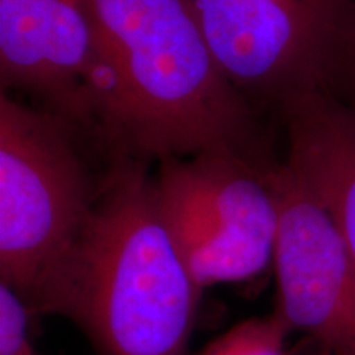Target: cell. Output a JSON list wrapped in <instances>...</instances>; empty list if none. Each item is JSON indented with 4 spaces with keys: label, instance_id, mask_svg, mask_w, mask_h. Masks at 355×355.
Wrapping results in <instances>:
<instances>
[{
    "label": "cell",
    "instance_id": "6da1fadb",
    "mask_svg": "<svg viewBox=\"0 0 355 355\" xmlns=\"http://www.w3.org/2000/svg\"><path fill=\"white\" fill-rule=\"evenodd\" d=\"M99 139L112 155L188 158L232 150L277 159L260 114L212 55L189 0H87Z\"/></svg>",
    "mask_w": 355,
    "mask_h": 355
},
{
    "label": "cell",
    "instance_id": "7a4b0ae2",
    "mask_svg": "<svg viewBox=\"0 0 355 355\" xmlns=\"http://www.w3.org/2000/svg\"><path fill=\"white\" fill-rule=\"evenodd\" d=\"M148 162L114 155L50 314L96 355H188L202 290L159 216Z\"/></svg>",
    "mask_w": 355,
    "mask_h": 355
},
{
    "label": "cell",
    "instance_id": "3957f363",
    "mask_svg": "<svg viewBox=\"0 0 355 355\" xmlns=\"http://www.w3.org/2000/svg\"><path fill=\"white\" fill-rule=\"evenodd\" d=\"M86 139L63 117L0 97V283L50 314L94 212Z\"/></svg>",
    "mask_w": 355,
    "mask_h": 355
},
{
    "label": "cell",
    "instance_id": "277c9868",
    "mask_svg": "<svg viewBox=\"0 0 355 355\" xmlns=\"http://www.w3.org/2000/svg\"><path fill=\"white\" fill-rule=\"evenodd\" d=\"M278 159L212 150L159 162L155 199L199 290L259 277L279 227Z\"/></svg>",
    "mask_w": 355,
    "mask_h": 355
},
{
    "label": "cell",
    "instance_id": "5b68a950",
    "mask_svg": "<svg viewBox=\"0 0 355 355\" xmlns=\"http://www.w3.org/2000/svg\"><path fill=\"white\" fill-rule=\"evenodd\" d=\"M222 73L259 114L336 96L355 0H189Z\"/></svg>",
    "mask_w": 355,
    "mask_h": 355
},
{
    "label": "cell",
    "instance_id": "8992f818",
    "mask_svg": "<svg viewBox=\"0 0 355 355\" xmlns=\"http://www.w3.org/2000/svg\"><path fill=\"white\" fill-rule=\"evenodd\" d=\"M277 308L319 355H355V260L327 211L282 163Z\"/></svg>",
    "mask_w": 355,
    "mask_h": 355
},
{
    "label": "cell",
    "instance_id": "52a82bcc",
    "mask_svg": "<svg viewBox=\"0 0 355 355\" xmlns=\"http://www.w3.org/2000/svg\"><path fill=\"white\" fill-rule=\"evenodd\" d=\"M0 78L99 140L87 0H0Z\"/></svg>",
    "mask_w": 355,
    "mask_h": 355
},
{
    "label": "cell",
    "instance_id": "ba28073f",
    "mask_svg": "<svg viewBox=\"0 0 355 355\" xmlns=\"http://www.w3.org/2000/svg\"><path fill=\"white\" fill-rule=\"evenodd\" d=\"M285 166L321 204L355 260V110L332 94L306 97L282 115Z\"/></svg>",
    "mask_w": 355,
    "mask_h": 355
},
{
    "label": "cell",
    "instance_id": "9c48e42d",
    "mask_svg": "<svg viewBox=\"0 0 355 355\" xmlns=\"http://www.w3.org/2000/svg\"><path fill=\"white\" fill-rule=\"evenodd\" d=\"M290 332L285 319L273 311L268 316L235 324L199 355H288L285 343Z\"/></svg>",
    "mask_w": 355,
    "mask_h": 355
},
{
    "label": "cell",
    "instance_id": "30bf717a",
    "mask_svg": "<svg viewBox=\"0 0 355 355\" xmlns=\"http://www.w3.org/2000/svg\"><path fill=\"white\" fill-rule=\"evenodd\" d=\"M30 316L20 296L0 283V355H37L28 337Z\"/></svg>",
    "mask_w": 355,
    "mask_h": 355
},
{
    "label": "cell",
    "instance_id": "8fae6325",
    "mask_svg": "<svg viewBox=\"0 0 355 355\" xmlns=\"http://www.w3.org/2000/svg\"><path fill=\"white\" fill-rule=\"evenodd\" d=\"M336 97H339L349 107L355 110V20L352 32H350L349 37L347 50H345L343 71H340Z\"/></svg>",
    "mask_w": 355,
    "mask_h": 355
}]
</instances>
